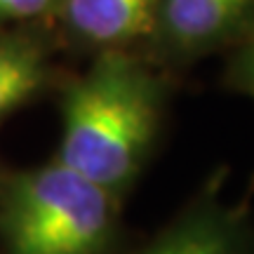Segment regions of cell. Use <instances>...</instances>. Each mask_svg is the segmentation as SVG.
I'll list each match as a JSON object with an SVG mask.
<instances>
[{
  "label": "cell",
  "instance_id": "9c48e42d",
  "mask_svg": "<svg viewBox=\"0 0 254 254\" xmlns=\"http://www.w3.org/2000/svg\"><path fill=\"white\" fill-rule=\"evenodd\" d=\"M2 172H5V167H2V163H0V177H2Z\"/></svg>",
  "mask_w": 254,
  "mask_h": 254
},
{
  "label": "cell",
  "instance_id": "8992f818",
  "mask_svg": "<svg viewBox=\"0 0 254 254\" xmlns=\"http://www.w3.org/2000/svg\"><path fill=\"white\" fill-rule=\"evenodd\" d=\"M160 0H59L50 24L64 50L97 55L141 50L158 19Z\"/></svg>",
  "mask_w": 254,
  "mask_h": 254
},
{
  "label": "cell",
  "instance_id": "ba28073f",
  "mask_svg": "<svg viewBox=\"0 0 254 254\" xmlns=\"http://www.w3.org/2000/svg\"><path fill=\"white\" fill-rule=\"evenodd\" d=\"M59 0H0V26L50 21Z\"/></svg>",
  "mask_w": 254,
  "mask_h": 254
},
{
  "label": "cell",
  "instance_id": "5b68a950",
  "mask_svg": "<svg viewBox=\"0 0 254 254\" xmlns=\"http://www.w3.org/2000/svg\"><path fill=\"white\" fill-rule=\"evenodd\" d=\"M64 52L50 21L0 26V125L62 87Z\"/></svg>",
  "mask_w": 254,
  "mask_h": 254
},
{
  "label": "cell",
  "instance_id": "277c9868",
  "mask_svg": "<svg viewBox=\"0 0 254 254\" xmlns=\"http://www.w3.org/2000/svg\"><path fill=\"white\" fill-rule=\"evenodd\" d=\"M226 170H214L202 189L160 231L116 254H254V217L224 198Z\"/></svg>",
  "mask_w": 254,
  "mask_h": 254
},
{
  "label": "cell",
  "instance_id": "52a82bcc",
  "mask_svg": "<svg viewBox=\"0 0 254 254\" xmlns=\"http://www.w3.org/2000/svg\"><path fill=\"white\" fill-rule=\"evenodd\" d=\"M228 52L231 55H228L224 82L233 92H240L254 99V31Z\"/></svg>",
  "mask_w": 254,
  "mask_h": 254
},
{
  "label": "cell",
  "instance_id": "3957f363",
  "mask_svg": "<svg viewBox=\"0 0 254 254\" xmlns=\"http://www.w3.org/2000/svg\"><path fill=\"white\" fill-rule=\"evenodd\" d=\"M254 31V0H160L141 55L163 71H179L228 52Z\"/></svg>",
  "mask_w": 254,
  "mask_h": 254
},
{
  "label": "cell",
  "instance_id": "7a4b0ae2",
  "mask_svg": "<svg viewBox=\"0 0 254 254\" xmlns=\"http://www.w3.org/2000/svg\"><path fill=\"white\" fill-rule=\"evenodd\" d=\"M123 202L62 160L0 177V254H116Z\"/></svg>",
  "mask_w": 254,
  "mask_h": 254
},
{
  "label": "cell",
  "instance_id": "6da1fadb",
  "mask_svg": "<svg viewBox=\"0 0 254 254\" xmlns=\"http://www.w3.org/2000/svg\"><path fill=\"white\" fill-rule=\"evenodd\" d=\"M57 97L62 134L55 158L125 200L163 134L167 71L139 50H104L82 73H68Z\"/></svg>",
  "mask_w": 254,
  "mask_h": 254
}]
</instances>
